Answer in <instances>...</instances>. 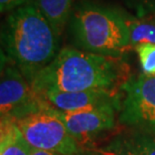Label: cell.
I'll return each instance as SVG.
<instances>
[{
	"instance_id": "12",
	"label": "cell",
	"mask_w": 155,
	"mask_h": 155,
	"mask_svg": "<svg viewBox=\"0 0 155 155\" xmlns=\"http://www.w3.org/2000/svg\"><path fill=\"white\" fill-rule=\"evenodd\" d=\"M132 48L141 43H155V18L126 16Z\"/></svg>"
},
{
	"instance_id": "5",
	"label": "cell",
	"mask_w": 155,
	"mask_h": 155,
	"mask_svg": "<svg viewBox=\"0 0 155 155\" xmlns=\"http://www.w3.org/2000/svg\"><path fill=\"white\" fill-rule=\"evenodd\" d=\"M48 101L33 90L17 67L1 55L0 114L13 121L39 112L49 106Z\"/></svg>"
},
{
	"instance_id": "14",
	"label": "cell",
	"mask_w": 155,
	"mask_h": 155,
	"mask_svg": "<svg viewBox=\"0 0 155 155\" xmlns=\"http://www.w3.org/2000/svg\"><path fill=\"white\" fill-rule=\"evenodd\" d=\"M29 0H0V11L1 13L13 11L16 8L24 5Z\"/></svg>"
},
{
	"instance_id": "15",
	"label": "cell",
	"mask_w": 155,
	"mask_h": 155,
	"mask_svg": "<svg viewBox=\"0 0 155 155\" xmlns=\"http://www.w3.org/2000/svg\"><path fill=\"white\" fill-rule=\"evenodd\" d=\"M90 148L92 151L97 155H128L127 153L123 152L122 150L118 149V148L112 146V145H108L106 147H87Z\"/></svg>"
},
{
	"instance_id": "6",
	"label": "cell",
	"mask_w": 155,
	"mask_h": 155,
	"mask_svg": "<svg viewBox=\"0 0 155 155\" xmlns=\"http://www.w3.org/2000/svg\"><path fill=\"white\" fill-rule=\"evenodd\" d=\"M119 121L136 131L155 136V76L140 74L124 84Z\"/></svg>"
},
{
	"instance_id": "1",
	"label": "cell",
	"mask_w": 155,
	"mask_h": 155,
	"mask_svg": "<svg viewBox=\"0 0 155 155\" xmlns=\"http://www.w3.org/2000/svg\"><path fill=\"white\" fill-rule=\"evenodd\" d=\"M130 78L129 66L122 58L64 48L31 86L42 97L49 92H121Z\"/></svg>"
},
{
	"instance_id": "16",
	"label": "cell",
	"mask_w": 155,
	"mask_h": 155,
	"mask_svg": "<svg viewBox=\"0 0 155 155\" xmlns=\"http://www.w3.org/2000/svg\"><path fill=\"white\" fill-rule=\"evenodd\" d=\"M30 155H61L57 152H51V151H46V150H40L36 149V148H32L31 154Z\"/></svg>"
},
{
	"instance_id": "2",
	"label": "cell",
	"mask_w": 155,
	"mask_h": 155,
	"mask_svg": "<svg viewBox=\"0 0 155 155\" xmlns=\"http://www.w3.org/2000/svg\"><path fill=\"white\" fill-rule=\"evenodd\" d=\"M58 35L35 1L11 11L1 30V55L15 64L31 85L55 58Z\"/></svg>"
},
{
	"instance_id": "9",
	"label": "cell",
	"mask_w": 155,
	"mask_h": 155,
	"mask_svg": "<svg viewBox=\"0 0 155 155\" xmlns=\"http://www.w3.org/2000/svg\"><path fill=\"white\" fill-rule=\"evenodd\" d=\"M32 147L21 134L15 121L1 118L0 155H30Z\"/></svg>"
},
{
	"instance_id": "13",
	"label": "cell",
	"mask_w": 155,
	"mask_h": 155,
	"mask_svg": "<svg viewBox=\"0 0 155 155\" xmlns=\"http://www.w3.org/2000/svg\"><path fill=\"white\" fill-rule=\"evenodd\" d=\"M143 74L155 76V43H141L135 46Z\"/></svg>"
},
{
	"instance_id": "4",
	"label": "cell",
	"mask_w": 155,
	"mask_h": 155,
	"mask_svg": "<svg viewBox=\"0 0 155 155\" xmlns=\"http://www.w3.org/2000/svg\"><path fill=\"white\" fill-rule=\"evenodd\" d=\"M15 123L32 148L61 155H76L82 150L60 117L58 110L51 105Z\"/></svg>"
},
{
	"instance_id": "8",
	"label": "cell",
	"mask_w": 155,
	"mask_h": 155,
	"mask_svg": "<svg viewBox=\"0 0 155 155\" xmlns=\"http://www.w3.org/2000/svg\"><path fill=\"white\" fill-rule=\"evenodd\" d=\"M45 98L52 107L61 112H74L106 105L115 106L121 110V92L82 91V92H49Z\"/></svg>"
},
{
	"instance_id": "18",
	"label": "cell",
	"mask_w": 155,
	"mask_h": 155,
	"mask_svg": "<svg viewBox=\"0 0 155 155\" xmlns=\"http://www.w3.org/2000/svg\"><path fill=\"white\" fill-rule=\"evenodd\" d=\"M136 1L140 2V3H143V2H146V1H147V0H136Z\"/></svg>"
},
{
	"instance_id": "7",
	"label": "cell",
	"mask_w": 155,
	"mask_h": 155,
	"mask_svg": "<svg viewBox=\"0 0 155 155\" xmlns=\"http://www.w3.org/2000/svg\"><path fill=\"white\" fill-rule=\"evenodd\" d=\"M117 111L119 110L115 106L106 105L74 112L58 111V114L81 146L101 133L113 129L116 125Z\"/></svg>"
},
{
	"instance_id": "11",
	"label": "cell",
	"mask_w": 155,
	"mask_h": 155,
	"mask_svg": "<svg viewBox=\"0 0 155 155\" xmlns=\"http://www.w3.org/2000/svg\"><path fill=\"white\" fill-rule=\"evenodd\" d=\"M110 145L128 155H155V136L138 131L116 138Z\"/></svg>"
},
{
	"instance_id": "17",
	"label": "cell",
	"mask_w": 155,
	"mask_h": 155,
	"mask_svg": "<svg viewBox=\"0 0 155 155\" xmlns=\"http://www.w3.org/2000/svg\"><path fill=\"white\" fill-rule=\"evenodd\" d=\"M76 155H97V154H96L94 151H92L90 148L85 147V148H82V150Z\"/></svg>"
},
{
	"instance_id": "10",
	"label": "cell",
	"mask_w": 155,
	"mask_h": 155,
	"mask_svg": "<svg viewBox=\"0 0 155 155\" xmlns=\"http://www.w3.org/2000/svg\"><path fill=\"white\" fill-rule=\"evenodd\" d=\"M35 4L58 35L72 15L74 0H35Z\"/></svg>"
},
{
	"instance_id": "3",
	"label": "cell",
	"mask_w": 155,
	"mask_h": 155,
	"mask_svg": "<svg viewBox=\"0 0 155 155\" xmlns=\"http://www.w3.org/2000/svg\"><path fill=\"white\" fill-rule=\"evenodd\" d=\"M74 39L83 51L122 58L132 48L126 16L117 10L84 1L72 13Z\"/></svg>"
}]
</instances>
